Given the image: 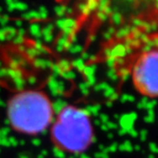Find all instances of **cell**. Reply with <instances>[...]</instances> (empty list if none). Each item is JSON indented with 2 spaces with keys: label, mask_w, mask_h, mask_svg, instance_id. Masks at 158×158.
I'll use <instances>...</instances> for the list:
<instances>
[{
  "label": "cell",
  "mask_w": 158,
  "mask_h": 158,
  "mask_svg": "<svg viewBox=\"0 0 158 158\" xmlns=\"http://www.w3.org/2000/svg\"><path fill=\"white\" fill-rule=\"evenodd\" d=\"M6 114L15 131L31 136L48 130L55 115L52 99L40 89H20L10 94Z\"/></svg>",
  "instance_id": "6da1fadb"
},
{
  "label": "cell",
  "mask_w": 158,
  "mask_h": 158,
  "mask_svg": "<svg viewBox=\"0 0 158 158\" xmlns=\"http://www.w3.org/2000/svg\"><path fill=\"white\" fill-rule=\"evenodd\" d=\"M51 140L56 149L69 154H81L94 140V129L89 112L74 105L64 106L50 127Z\"/></svg>",
  "instance_id": "7a4b0ae2"
},
{
  "label": "cell",
  "mask_w": 158,
  "mask_h": 158,
  "mask_svg": "<svg viewBox=\"0 0 158 158\" xmlns=\"http://www.w3.org/2000/svg\"><path fill=\"white\" fill-rule=\"evenodd\" d=\"M158 51L154 46L141 52L131 64V83L141 95L156 98L158 93Z\"/></svg>",
  "instance_id": "3957f363"
}]
</instances>
